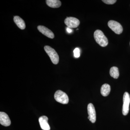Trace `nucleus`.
Returning a JSON list of instances; mask_svg holds the SVG:
<instances>
[{
    "instance_id": "obj_1",
    "label": "nucleus",
    "mask_w": 130,
    "mask_h": 130,
    "mask_svg": "<svg viewBox=\"0 0 130 130\" xmlns=\"http://www.w3.org/2000/svg\"><path fill=\"white\" fill-rule=\"evenodd\" d=\"M94 36L96 42L101 46L106 47L108 44L107 38L101 30H96L94 32Z\"/></svg>"
},
{
    "instance_id": "obj_2",
    "label": "nucleus",
    "mask_w": 130,
    "mask_h": 130,
    "mask_svg": "<svg viewBox=\"0 0 130 130\" xmlns=\"http://www.w3.org/2000/svg\"><path fill=\"white\" fill-rule=\"evenodd\" d=\"M44 50L49 56L53 63L54 64H58L59 61V56L55 50L48 46H45Z\"/></svg>"
},
{
    "instance_id": "obj_3",
    "label": "nucleus",
    "mask_w": 130,
    "mask_h": 130,
    "mask_svg": "<svg viewBox=\"0 0 130 130\" xmlns=\"http://www.w3.org/2000/svg\"><path fill=\"white\" fill-rule=\"evenodd\" d=\"M54 98L56 101L63 104H67L69 102L67 95L62 91L59 90L55 92Z\"/></svg>"
},
{
    "instance_id": "obj_4",
    "label": "nucleus",
    "mask_w": 130,
    "mask_h": 130,
    "mask_svg": "<svg viewBox=\"0 0 130 130\" xmlns=\"http://www.w3.org/2000/svg\"><path fill=\"white\" fill-rule=\"evenodd\" d=\"M123 104L122 112L124 116L127 115L129 111V106L130 103V96L128 92H126L124 94L123 98Z\"/></svg>"
},
{
    "instance_id": "obj_5",
    "label": "nucleus",
    "mask_w": 130,
    "mask_h": 130,
    "mask_svg": "<svg viewBox=\"0 0 130 130\" xmlns=\"http://www.w3.org/2000/svg\"><path fill=\"white\" fill-rule=\"evenodd\" d=\"M108 25L109 28L116 34L120 35L123 32V28L122 26L117 21L110 20L108 21Z\"/></svg>"
},
{
    "instance_id": "obj_6",
    "label": "nucleus",
    "mask_w": 130,
    "mask_h": 130,
    "mask_svg": "<svg viewBox=\"0 0 130 130\" xmlns=\"http://www.w3.org/2000/svg\"><path fill=\"white\" fill-rule=\"evenodd\" d=\"M64 23L68 28H76L79 26L80 22L77 19L74 17H67L65 19Z\"/></svg>"
},
{
    "instance_id": "obj_7",
    "label": "nucleus",
    "mask_w": 130,
    "mask_h": 130,
    "mask_svg": "<svg viewBox=\"0 0 130 130\" xmlns=\"http://www.w3.org/2000/svg\"><path fill=\"white\" fill-rule=\"evenodd\" d=\"M88 111L89 115L88 118L91 123H94L96 120V114L94 107L92 103H89L88 105Z\"/></svg>"
},
{
    "instance_id": "obj_8",
    "label": "nucleus",
    "mask_w": 130,
    "mask_h": 130,
    "mask_svg": "<svg viewBox=\"0 0 130 130\" xmlns=\"http://www.w3.org/2000/svg\"><path fill=\"white\" fill-rule=\"evenodd\" d=\"M38 29L43 34L44 36L49 38L53 39L54 38V35L53 32H52L50 30L43 26L39 25L37 27Z\"/></svg>"
},
{
    "instance_id": "obj_9",
    "label": "nucleus",
    "mask_w": 130,
    "mask_h": 130,
    "mask_svg": "<svg viewBox=\"0 0 130 130\" xmlns=\"http://www.w3.org/2000/svg\"><path fill=\"white\" fill-rule=\"evenodd\" d=\"M0 123L2 125L5 126H9L11 125V120L9 116L4 112H0Z\"/></svg>"
},
{
    "instance_id": "obj_10",
    "label": "nucleus",
    "mask_w": 130,
    "mask_h": 130,
    "mask_svg": "<svg viewBox=\"0 0 130 130\" xmlns=\"http://www.w3.org/2000/svg\"><path fill=\"white\" fill-rule=\"evenodd\" d=\"M48 118L46 116H43L39 118V122L42 129L50 130V127L48 123Z\"/></svg>"
},
{
    "instance_id": "obj_11",
    "label": "nucleus",
    "mask_w": 130,
    "mask_h": 130,
    "mask_svg": "<svg viewBox=\"0 0 130 130\" xmlns=\"http://www.w3.org/2000/svg\"><path fill=\"white\" fill-rule=\"evenodd\" d=\"M14 21L18 27L21 29H24L25 28V23L23 19L19 16H15L14 17Z\"/></svg>"
},
{
    "instance_id": "obj_12",
    "label": "nucleus",
    "mask_w": 130,
    "mask_h": 130,
    "mask_svg": "<svg viewBox=\"0 0 130 130\" xmlns=\"http://www.w3.org/2000/svg\"><path fill=\"white\" fill-rule=\"evenodd\" d=\"M47 5L53 8H58L61 6V2L59 0H47Z\"/></svg>"
},
{
    "instance_id": "obj_13",
    "label": "nucleus",
    "mask_w": 130,
    "mask_h": 130,
    "mask_svg": "<svg viewBox=\"0 0 130 130\" xmlns=\"http://www.w3.org/2000/svg\"><path fill=\"white\" fill-rule=\"evenodd\" d=\"M111 91V87L109 85L105 84L102 86L101 88V94L103 96H107L109 94Z\"/></svg>"
},
{
    "instance_id": "obj_14",
    "label": "nucleus",
    "mask_w": 130,
    "mask_h": 130,
    "mask_svg": "<svg viewBox=\"0 0 130 130\" xmlns=\"http://www.w3.org/2000/svg\"><path fill=\"white\" fill-rule=\"evenodd\" d=\"M110 76L115 79H117L119 76L118 68L116 67L111 68L109 71Z\"/></svg>"
},
{
    "instance_id": "obj_15",
    "label": "nucleus",
    "mask_w": 130,
    "mask_h": 130,
    "mask_svg": "<svg viewBox=\"0 0 130 130\" xmlns=\"http://www.w3.org/2000/svg\"><path fill=\"white\" fill-rule=\"evenodd\" d=\"M74 53V55L75 58H79L80 56V50L78 48H76L73 51Z\"/></svg>"
},
{
    "instance_id": "obj_16",
    "label": "nucleus",
    "mask_w": 130,
    "mask_h": 130,
    "mask_svg": "<svg viewBox=\"0 0 130 130\" xmlns=\"http://www.w3.org/2000/svg\"><path fill=\"white\" fill-rule=\"evenodd\" d=\"M102 2L108 5H113L116 2V0H103Z\"/></svg>"
},
{
    "instance_id": "obj_17",
    "label": "nucleus",
    "mask_w": 130,
    "mask_h": 130,
    "mask_svg": "<svg viewBox=\"0 0 130 130\" xmlns=\"http://www.w3.org/2000/svg\"><path fill=\"white\" fill-rule=\"evenodd\" d=\"M66 29L67 31V32H68V33H71V32H72V30L71 29V28H68V27Z\"/></svg>"
},
{
    "instance_id": "obj_18",
    "label": "nucleus",
    "mask_w": 130,
    "mask_h": 130,
    "mask_svg": "<svg viewBox=\"0 0 130 130\" xmlns=\"http://www.w3.org/2000/svg\"></svg>"
}]
</instances>
